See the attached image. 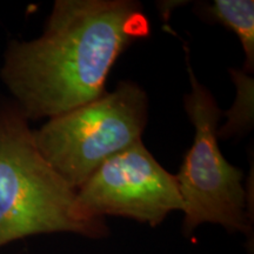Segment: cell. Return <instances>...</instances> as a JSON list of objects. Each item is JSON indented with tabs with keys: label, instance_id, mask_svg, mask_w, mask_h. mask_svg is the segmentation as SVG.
<instances>
[{
	"label": "cell",
	"instance_id": "obj_1",
	"mask_svg": "<svg viewBox=\"0 0 254 254\" xmlns=\"http://www.w3.org/2000/svg\"><path fill=\"white\" fill-rule=\"evenodd\" d=\"M150 24L131 0H57L43 36L13 40L1 78L27 120L55 118L105 93L113 64Z\"/></svg>",
	"mask_w": 254,
	"mask_h": 254
},
{
	"label": "cell",
	"instance_id": "obj_2",
	"mask_svg": "<svg viewBox=\"0 0 254 254\" xmlns=\"http://www.w3.org/2000/svg\"><path fill=\"white\" fill-rule=\"evenodd\" d=\"M75 200L77 190L40 154L18 105L0 104V247L38 234L109 236L106 220L84 219Z\"/></svg>",
	"mask_w": 254,
	"mask_h": 254
},
{
	"label": "cell",
	"instance_id": "obj_3",
	"mask_svg": "<svg viewBox=\"0 0 254 254\" xmlns=\"http://www.w3.org/2000/svg\"><path fill=\"white\" fill-rule=\"evenodd\" d=\"M147 95L132 81L51 118L33 131L44 159L74 190L80 189L113 155L141 140Z\"/></svg>",
	"mask_w": 254,
	"mask_h": 254
},
{
	"label": "cell",
	"instance_id": "obj_4",
	"mask_svg": "<svg viewBox=\"0 0 254 254\" xmlns=\"http://www.w3.org/2000/svg\"><path fill=\"white\" fill-rule=\"evenodd\" d=\"M185 51L192 90L185 95L184 104L195 134L179 173L174 176L183 201V233L190 236L200 225L215 224L230 233H244L250 238L252 215L243 171L228 163L219 148L221 111L211 92L196 80L186 46Z\"/></svg>",
	"mask_w": 254,
	"mask_h": 254
},
{
	"label": "cell",
	"instance_id": "obj_5",
	"mask_svg": "<svg viewBox=\"0 0 254 254\" xmlns=\"http://www.w3.org/2000/svg\"><path fill=\"white\" fill-rule=\"evenodd\" d=\"M75 205L86 220L123 217L151 227L160 225L171 212L183 211L176 177L141 140L105 161L77 190Z\"/></svg>",
	"mask_w": 254,
	"mask_h": 254
},
{
	"label": "cell",
	"instance_id": "obj_6",
	"mask_svg": "<svg viewBox=\"0 0 254 254\" xmlns=\"http://www.w3.org/2000/svg\"><path fill=\"white\" fill-rule=\"evenodd\" d=\"M208 14L227 26L239 38L245 51L246 72L254 67V2L252 0H215Z\"/></svg>",
	"mask_w": 254,
	"mask_h": 254
},
{
	"label": "cell",
	"instance_id": "obj_7",
	"mask_svg": "<svg viewBox=\"0 0 254 254\" xmlns=\"http://www.w3.org/2000/svg\"><path fill=\"white\" fill-rule=\"evenodd\" d=\"M230 73L237 84L238 97L234 106L227 112L228 122L218 129V136L224 138L247 131L253 123V79L243 71L231 69Z\"/></svg>",
	"mask_w": 254,
	"mask_h": 254
}]
</instances>
